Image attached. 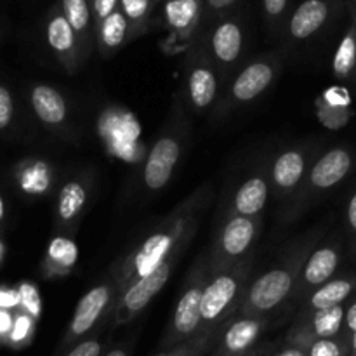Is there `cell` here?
<instances>
[{
    "label": "cell",
    "mask_w": 356,
    "mask_h": 356,
    "mask_svg": "<svg viewBox=\"0 0 356 356\" xmlns=\"http://www.w3.org/2000/svg\"><path fill=\"white\" fill-rule=\"evenodd\" d=\"M216 76L207 68H197L190 76V94L193 103L198 108H205L211 104L216 96Z\"/></svg>",
    "instance_id": "ffe728a7"
},
{
    "label": "cell",
    "mask_w": 356,
    "mask_h": 356,
    "mask_svg": "<svg viewBox=\"0 0 356 356\" xmlns=\"http://www.w3.org/2000/svg\"><path fill=\"white\" fill-rule=\"evenodd\" d=\"M278 356H306L301 350H296V348H289V350L282 351Z\"/></svg>",
    "instance_id": "60d3db41"
},
{
    "label": "cell",
    "mask_w": 356,
    "mask_h": 356,
    "mask_svg": "<svg viewBox=\"0 0 356 356\" xmlns=\"http://www.w3.org/2000/svg\"><path fill=\"white\" fill-rule=\"evenodd\" d=\"M329 17V6L323 0H305L292 14L289 30L294 38L305 40L323 26Z\"/></svg>",
    "instance_id": "3957f363"
},
{
    "label": "cell",
    "mask_w": 356,
    "mask_h": 356,
    "mask_svg": "<svg viewBox=\"0 0 356 356\" xmlns=\"http://www.w3.org/2000/svg\"><path fill=\"white\" fill-rule=\"evenodd\" d=\"M339 264V256L334 249H320L309 257L305 268V278L308 284L318 285L329 280Z\"/></svg>",
    "instance_id": "4fadbf2b"
},
{
    "label": "cell",
    "mask_w": 356,
    "mask_h": 356,
    "mask_svg": "<svg viewBox=\"0 0 356 356\" xmlns=\"http://www.w3.org/2000/svg\"><path fill=\"white\" fill-rule=\"evenodd\" d=\"M106 356H127V353H125L124 350H113V351H110Z\"/></svg>",
    "instance_id": "b9f144b4"
},
{
    "label": "cell",
    "mask_w": 356,
    "mask_h": 356,
    "mask_svg": "<svg viewBox=\"0 0 356 356\" xmlns=\"http://www.w3.org/2000/svg\"><path fill=\"white\" fill-rule=\"evenodd\" d=\"M28 329H30V320L24 318V316H19V318L13 323V329H10V339L19 343V341H23L24 337H26Z\"/></svg>",
    "instance_id": "836d02e7"
},
{
    "label": "cell",
    "mask_w": 356,
    "mask_h": 356,
    "mask_svg": "<svg viewBox=\"0 0 356 356\" xmlns=\"http://www.w3.org/2000/svg\"><path fill=\"white\" fill-rule=\"evenodd\" d=\"M83 202H86V190L82 184L72 181L63 188L59 195V216L65 221H70L79 214L80 209L83 207Z\"/></svg>",
    "instance_id": "cb8c5ba5"
},
{
    "label": "cell",
    "mask_w": 356,
    "mask_h": 356,
    "mask_svg": "<svg viewBox=\"0 0 356 356\" xmlns=\"http://www.w3.org/2000/svg\"><path fill=\"white\" fill-rule=\"evenodd\" d=\"M200 13V0H167V23L176 30H186L197 19Z\"/></svg>",
    "instance_id": "ac0fdd59"
},
{
    "label": "cell",
    "mask_w": 356,
    "mask_h": 356,
    "mask_svg": "<svg viewBox=\"0 0 356 356\" xmlns=\"http://www.w3.org/2000/svg\"><path fill=\"white\" fill-rule=\"evenodd\" d=\"M49 254L54 261L65 266H72L76 261V245L72 240L66 238H54L49 247Z\"/></svg>",
    "instance_id": "4316f807"
},
{
    "label": "cell",
    "mask_w": 356,
    "mask_h": 356,
    "mask_svg": "<svg viewBox=\"0 0 356 356\" xmlns=\"http://www.w3.org/2000/svg\"><path fill=\"white\" fill-rule=\"evenodd\" d=\"M101 355V344L97 341H83L79 346L73 348L66 356H99Z\"/></svg>",
    "instance_id": "d6a6232c"
},
{
    "label": "cell",
    "mask_w": 356,
    "mask_h": 356,
    "mask_svg": "<svg viewBox=\"0 0 356 356\" xmlns=\"http://www.w3.org/2000/svg\"><path fill=\"white\" fill-rule=\"evenodd\" d=\"M268 188L266 183L259 177H254V179L247 181L242 188L238 190L235 198V207L240 214L243 216H252L256 212H259L264 207V202H266Z\"/></svg>",
    "instance_id": "5bb4252c"
},
{
    "label": "cell",
    "mask_w": 356,
    "mask_h": 356,
    "mask_svg": "<svg viewBox=\"0 0 356 356\" xmlns=\"http://www.w3.org/2000/svg\"><path fill=\"white\" fill-rule=\"evenodd\" d=\"M108 298H110L108 287H96L80 299L72 322L73 336H82L97 322L104 306H106Z\"/></svg>",
    "instance_id": "8992f818"
},
{
    "label": "cell",
    "mask_w": 356,
    "mask_h": 356,
    "mask_svg": "<svg viewBox=\"0 0 356 356\" xmlns=\"http://www.w3.org/2000/svg\"><path fill=\"white\" fill-rule=\"evenodd\" d=\"M348 221H350L351 228L356 232V193L350 200V205H348Z\"/></svg>",
    "instance_id": "74e56055"
},
{
    "label": "cell",
    "mask_w": 356,
    "mask_h": 356,
    "mask_svg": "<svg viewBox=\"0 0 356 356\" xmlns=\"http://www.w3.org/2000/svg\"><path fill=\"white\" fill-rule=\"evenodd\" d=\"M47 42L56 52L61 54L70 52L75 45V31L59 10L52 13V17L47 23Z\"/></svg>",
    "instance_id": "e0dca14e"
},
{
    "label": "cell",
    "mask_w": 356,
    "mask_h": 356,
    "mask_svg": "<svg viewBox=\"0 0 356 356\" xmlns=\"http://www.w3.org/2000/svg\"><path fill=\"white\" fill-rule=\"evenodd\" d=\"M353 350H355V353H356V330L353 332Z\"/></svg>",
    "instance_id": "7bdbcfd3"
},
{
    "label": "cell",
    "mask_w": 356,
    "mask_h": 356,
    "mask_svg": "<svg viewBox=\"0 0 356 356\" xmlns=\"http://www.w3.org/2000/svg\"><path fill=\"white\" fill-rule=\"evenodd\" d=\"M167 278H169V264L165 263L156 266L149 275H145V277L139 278V280L129 289L127 294H125V309H129L131 313H136L139 312V309L145 308V306L159 294L160 289L165 285Z\"/></svg>",
    "instance_id": "277c9868"
},
{
    "label": "cell",
    "mask_w": 356,
    "mask_h": 356,
    "mask_svg": "<svg viewBox=\"0 0 356 356\" xmlns=\"http://www.w3.org/2000/svg\"><path fill=\"white\" fill-rule=\"evenodd\" d=\"M179 159V145L172 138H163L153 146L145 169L146 186L160 190L170 179L174 165Z\"/></svg>",
    "instance_id": "6da1fadb"
},
{
    "label": "cell",
    "mask_w": 356,
    "mask_h": 356,
    "mask_svg": "<svg viewBox=\"0 0 356 356\" xmlns=\"http://www.w3.org/2000/svg\"><path fill=\"white\" fill-rule=\"evenodd\" d=\"M309 356H343L341 346L332 339H318L313 343Z\"/></svg>",
    "instance_id": "4dcf8cb0"
},
{
    "label": "cell",
    "mask_w": 356,
    "mask_h": 356,
    "mask_svg": "<svg viewBox=\"0 0 356 356\" xmlns=\"http://www.w3.org/2000/svg\"><path fill=\"white\" fill-rule=\"evenodd\" d=\"M236 294V282L232 277H219L204 292L200 301V315L205 320H214L225 312Z\"/></svg>",
    "instance_id": "52a82bcc"
},
{
    "label": "cell",
    "mask_w": 356,
    "mask_h": 356,
    "mask_svg": "<svg viewBox=\"0 0 356 356\" xmlns=\"http://www.w3.org/2000/svg\"><path fill=\"white\" fill-rule=\"evenodd\" d=\"M254 236V225L247 218H235L228 222L222 235V247L232 256H238L250 245Z\"/></svg>",
    "instance_id": "9a60e30c"
},
{
    "label": "cell",
    "mask_w": 356,
    "mask_h": 356,
    "mask_svg": "<svg viewBox=\"0 0 356 356\" xmlns=\"http://www.w3.org/2000/svg\"><path fill=\"white\" fill-rule=\"evenodd\" d=\"M236 2H238V0H205L209 10H212V13H222V10L235 6Z\"/></svg>",
    "instance_id": "d590c367"
},
{
    "label": "cell",
    "mask_w": 356,
    "mask_h": 356,
    "mask_svg": "<svg viewBox=\"0 0 356 356\" xmlns=\"http://www.w3.org/2000/svg\"><path fill=\"white\" fill-rule=\"evenodd\" d=\"M19 302V296L13 294V292H0V308H7V306H14Z\"/></svg>",
    "instance_id": "8d00e7d4"
},
{
    "label": "cell",
    "mask_w": 356,
    "mask_h": 356,
    "mask_svg": "<svg viewBox=\"0 0 356 356\" xmlns=\"http://www.w3.org/2000/svg\"><path fill=\"white\" fill-rule=\"evenodd\" d=\"M343 320L344 309L341 306L316 309L315 316H313V329L320 339H330L341 330Z\"/></svg>",
    "instance_id": "7402d4cb"
},
{
    "label": "cell",
    "mask_w": 356,
    "mask_h": 356,
    "mask_svg": "<svg viewBox=\"0 0 356 356\" xmlns=\"http://www.w3.org/2000/svg\"><path fill=\"white\" fill-rule=\"evenodd\" d=\"M61 13L76 33H83L90 24L89 3L87 0H61Z\"/></svg>",
    "instance_id": "d4e9b609"
},
{
    "label": "cell",
    "mask_w": 356,
    "mask_h": 356,
    "mask_svg": "<svg viewBox=\"0 0 356 356\" xmlns=\"http://www.w3.org/2000/svg\"><path fill=\"white\" fill-rule=\"evenodd\" d=\"M257 334H259V323L254 320H240V322L233 323L225 336L226 350L232 353H240V351L247 350L257 337Z\"/></svg>",
    "instance_id": "d6986e66"
},
{
    "label": "cell",
    "mask_w": 356,
    "mask_h": 356,
    "mask_svg": "<svg viewBox=\"0 0 356 356\" xmlns=\"http://www.w3.org/2000/svg\"><path fill=\"white\" fill-rule=\"evenodd\" d=\"M292 277L285 270H273L261 277L250 289V302L257 309H271L289 294Z\"/></svg>",
    "instance_id": "7a4b0ae2"
},
{
    "label": "cell",
    "mask_w": 356,
    "mask_h": 356,
    "mask_svg": "<svg viewBox=\"0 0 356 356\" xmlns=\"http://www.w3.org/2000/svg\"><path fill=\"white\" fill-rule=\"evenodd\" d=\"M153 0H118V9L129 23H139L149 13Z\"/></svg>",
    "instance_id": "83f0119b"
},
{
    "label": "cell",
    "mask_w": 356,
    "mask_h": 356,
    "mask_svg": "<svg viewBox=\"0 0 356 356\" xmlns=\"http://www.w3.org/2000/svg\"><path fill=\"white\" fill-rule=\"evenodd\" d=\"M273 79V70L266 63H254L249 68L243 70L233 86V94L236 99L249 101L254 99L259 92H263L270 86Z\"/></svg>",
    "instance_id": "ba28073f"
},
{
    "label": "cell",
    "mask_w": 356,
    "mask_h": 356,
    "mask_svg": "<svg viewBox=\"0 0 356 356\" xmlns=\"http://www.w3.org/2000/svg\"><path fill=\"white\" fill-rule=\"evenodd\" d=\"M353 287L348 280H334L323 285L320 291H316L312 298V305L315 309L332 308V306H341V302L351 294Z\"/></svg>",
    "instance_id": "44dd1931"
},
{
    "label": "cell",
    "mask_w": 356,
    "mask_h": 356,
    "mask_svg": "<svg viewBox=\"0 0 356 356\" xmlns=\"http://www.w3.org/2000/svg\"><path fill=\"white\" fill-rule=\"evenodd\" d=\"M19 299L31 316L40 315V309H42L40 308V296H38L37 289H35L33 285H30V284L21 285Z\"/></svg>",
    "instance_id": "f1b7e54d"
},
{
    "label": "cell",
    "mask_w": 356,
    "mask_h": 356,
    "mask_svg": "<svg viewBox=\"0 0 356 356\" xmlns=\"http://www.w3.org/2000/svg\"><path fill=\"white\" fill-rule=\"evenodd\" d=\"M351 169V156L346 149H332L327 155L316 162V165L312 170V183L316 188H332L339 181L346 177V174Z\"/></svg>",
    "instance_id": "5b68a950"
},
{
    "label": "cell",
    "mask_w": 356,
    "mask_h": 356,
    "mask_svg": "<svg viewBox=\"0 0 356 356\" xmlns=\"http://www.w3.org/2000/svg\"><path fill=\"white\" fill-rule=\"evenodd\" d=\"M289 0H263L264 10L270 17H280L284 14L285 7H287Z\"/></svg>",
    "instance_id": "e575fe53"
},
{
    "label": "cell",
    "mask_w": 356,
    "mask_h": 356,
    "mask_svg": "<svg viewBox=\"0 0 356 356\" xmlns=\"http://www.w3.org/2000/svg\"><path fill=\"white\" fill-rule=\"evenodd\" d=\"M87 3H89L90 14H94L99 23L115 9H118V0H87Z\"/></svg>",
    "instance_id": "1f68e13d"
},
{
    "label": "cell",
    "mask_w": 356,
    "mask_h": 356,
    "mask_svg": "<svg viewBox=\"0 0 356 356\" xmlns=\"http://www.w3.org/2000/svg\"><path fill=\"white\" fill-rule=\"evenodd\" d=\"M159 356H170V355H159Z\"/></svg>",
    "instance_id": "ee69618b"
},
{
    "label": "cell",
    "mask_w": 356,
    "mask_h": 356,
    "mask_svg": "<svg viewBox=\"0 0 356 356\" xmlns=\"http://www.w3.org/2000/svg\"><path fill=\"white\" fill-rule=\"evenodd\" d=\"M346 325H348V329L351 330V332H355V330H356V302L353 306H351L350 309H348Z\"/></svg>",
    "instance_id": "f35d334b"
},
{
    "label": "cell",
    "mask_w": 356,
    "mask_h": 356,
    "mask_svg": "<svg viewBox=\"0 0 356 356\" xmlns=\"http://www.w3.org/2000/svg\"><path fill=\"white\" fill-rule=\"evenodd\" d=\"M31 104L40 118L45 124H59L66 117V103L61 94L56 89L47 86L35 87L31 92Z\"/></svg>",
    "instance_id": "9c48e42d"
},
{
    "label": "cell",
    "mask_w": 356,
    "mask_h": 356,
    "mask_svg": "<svg viewBox=\"0 0 356 356\" xmlns=\"http://www.w3.org/2000/svg\"><path fill=\"white\" fill-rule=\"evenodd\" d=\"M170 243H172L170 236L163 235V233L152 236V238L145 243L141 252L136 257V266H138V271L141 277L149 275L156 266L162 264V259L165 257V254L169 252Z\"/></svg>",
    "instance_id": "7c38bea8"
},
{
    "label": "cell",
    "mask_w": 356,
    "mask_h": 356,
    "mask_svg": "<svg viewBox=\"0 0 356 356\" xmlns=\"http://www.w3.org/2000/svg\"><path fill=\"white\" fill-rule=\"evenodd\" d=\"M242 30L235 21H226L221 23L214 30L212 35V49L214 54L221 59L222 63H232L238 58L242 51Z\"/></svg>",
    "instance_id": "30bf717a"
},
{
    "label": "cell",
    "mask_w": 356,
    "mask_h": 356,
    "mask_svg": "<svg viewBox=\"0 0 356 356\" xmlns=\"http://www.w3.org/2000/svg\"><path fill=\"white\" fill-rule=\"evenodd\" d=\"M356 63V37L355 31H350L341 42L336 56H334V72L339 76H348Z\"/></svg>",
    "instance_id": "484cf974"
},
{
    "label": "cell",
    "mask_w": 356,
    "mask_h": 356,
    "mask_svg": "<svg viewBox=\"0 0 356 356\" xmlns=\"http://www.w3.org/2000/svg\"><path fill=\"white\" fill-rule=\"evenodd\" d=\"M305 172V159L298 152H287L275 162L273 177L278 186L292 188Z\"/></svg>",
    "instance_id": "2e32d148"
},
{
    "label": "cell",
    "mask_w": 356,
    "mask_h": 356,
    "mask_svg": "<svg viewBox=\"0 0 356 356\" xmlns=\"http://www.w3.org/2000/svg\"><path fill=\"white\" fill-rule=\"evenodd\" d=\"M14 115V104H13V96H10L9 90L3 86H0V131L6 129L10 124Z\"/></svg>",
    "instance_id": "f546056e"
},
{
    "label": "cell",
    "mask_w": 356,
    "mask_h": 356,
    "mask_svg": "<svg viewBox=\"0 0 356 356\" xmlns=\"http://www.w3.org/2000/svg\"><path fill=\"white\" fill-rule=\"evenodd\" d=\"M129 24L127 19L124 17V14L120 13V9H115L110 16L104 17L99 24V33L101 40L106 47H118L122 45V42L125 40V35H127Z\"/></svg>",
    "instance_id": "603a6c76"
},
{
    "label": "cell",
    "mask_w": 356,
    "mask_h": 356,
    "mask_svg": "<svg viewBox=\"0 0 356 356\" xmlns=\"http://www.w3.org/2000/svg\"><path fill=\"white\" fill-rule=\"evenodd\" d=\"M13 329V322H10L9 315L6 312H0V334H6Z\"/></svg>",
    "instance_id": "ab89813d"
},
{
    "label": "cell",
    "mask_w": 356,
    "mask_h": 356,
    "mask_svg": "<svg viewBox=\"0 0 356 356\" xmlns=\"http://www.w3.org/2000/svg\"><path fill=\"white\" fill-rule=\"evenodd\" d=\"M200 301H202V291L200 289H191L186 294L181 298L179 305L176 308V315H174V327H176L177 334L181 336H188L193 332L200 323Z\"/></svg>",
    "instance_id": "8fae6325"
}]
</instances>
